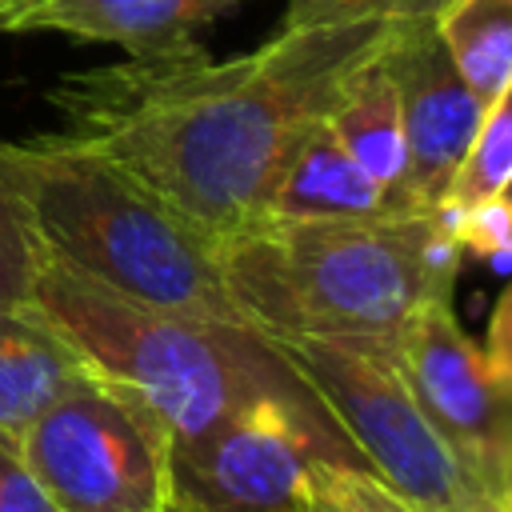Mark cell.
<instances>
[{
    "label": "cell",
    "instance_id": "obj_1",
    "mask_svg": "<svg viewBox=\"0 0 512 512\" xmlns=\"http://www.w3.org/2000/svg\"><path fill=\"white\" fill-rule=\"evenodd\" d=\"M396 20L280 28L244 56L208 48L124 56L60 76L48 104L60 136L108 156L164 204L232 236L264 212L304 132L384 48Z\"/></svg>",
    "mask_w": 512,
    "mask_h": 512
},
{
    "label": "cell",
    "instance_id": "obj_2",
    "mask_svg": "<svg viewBox=\"0 0 512 512\" xmlns=\"http://www.w3.org/2000/svg\"><path fill=\"white\" fill-rule=\"evenodd\" d=\"M456 208L392 220L256 216L220 240L224 284L264 340H388L424 304H452Z\"/></svg>",
    "mask_w": 512,
    "mask_h": 512
},
{
    "label": "cell",
    "instance_id": "obj_3",
    "mask_svg": "<svg viewBox=\"0 0 512 512\" xmlns=\"http://www.w3.org/2000/svg\"><path fill=\"white\" fill-rule=\"evenodd\" d=\"M8 160L44 256L120 296L256 332L224 284L220 236L120 164L60 132L8 140Z\"/></svg>",
    "mask_w": 512,
    "mask_h": 512
},
{
    "label": "cell",
    "instance_id": "obj_4",
    "mask_svg": "<svg viewBox=\"0 0 512 512\" xmlns=\"http://www.w3.org/2000/svg\"><path fill=\"white\" fill-rule=\"evenodd\" d=\"M96 368L136 392L172 444L196 440L272 388H300L276 348L244 328L120 296L44 256L28 296Z\"/></svg>",
    "mask_w": 512,
    "mask_h": 512
},
{
    "label": "cell",
    "instance_id": "obj_5",
    "mask_svg": "<svg viewBox=\"0 0 512 512\" xmlns=\"http://www.w3.org/2000/svg\"><path fill=\"white\" fill-rule=\"evenodd\" d=\"M320 408L376 472L416 512H472L488 496L424 416L396 344L344 336L268 340Z\"/></svg>",
    "mask_w": 512,
    "mask_h": 512
},
{
    "label": "cell",
    "instance_id": "obj_6",
    "mask_svg": "<svg viewBox=\"0 0 512 512\" xmlns=\"http://www.w3.org/2000/svg\"><path fill=\"white\" fill-rule=\"evenodd\" d=\"M16 440L60 512H164L172 504L164 420L96 368L80 372Z\"/></svg>",
    "mask_w": 512,
    "mask_h": 512
},
{
    "label": "cell",
    "instance_id": "obj_7",
    "mask_svg": "<svg viewBox=\"0 0 512 512\" xmlns=\"http://www.w3.org/2000/svg\"><path fill=\"white\" fill-rule=\"evenodd\" d=\"M320 460L364 464L304 384L272 388L172 444V500L200 512H300L308 468Z\"/></svg>",
    "mask_w": 512,
    "mask_h": 512
},
{
    "label": "cell",
    "instance_id": "obj_8",
    "mask_svg": "<svg viewBox=\"0 0 512 512\" xmlns=\"http://www.w3.org/2000/svg\"><path fill=\"white\" fill-rule=\"evenodd\" d=\"M400 368L456 460L500 500L512 480V384L456 324L448 304H424L396 336Z\"/></svg>",
    "mask_w": 512,
    "mask_h": 512
},
{
    "label": "cell",
    "instance_id": "obj_9",
    "mask_svg": "<svg viewBox=\"0 0 512 512\" xmlns=\"http://www.w3.org/2000/svg\"><path fill=\"white\" fill-rule=\"evenodd\" d=\"M380 56L400 96L408 188L420 200V208L432 212L452 192V180L480 128L484 100L460 76L432 16L396 20Z\"/></svg>",
    "mask_w": 512,
    "mask_h": 512
},
{
    "label": "cell",
    "instance_id": "obj_10",
    "mask_svg": "<svg viewBox=\"0 0 512 512\" xmlns=\"http://www.w3.org/2000/svg\"><path fill=\"white\" fill-rule=\"evenodd\" d=\"M424 212L408 192H396L368 176L344 144L332 136L328 120L312 124L284 172L276 176L260 216L284 220H392Z\"/></svg>",
    "mask_w": 512,
    "mask_h": 512
},
{
    "label": "cell",
    "instance_id": "obj_11",
    "mask_svg": "<svg viewBox=\"0 0 512 512\" xmlns=\"http://www.w3.org/2000/svg\"><path fill=\"white\" fill-rule=\"evenodd\" d=\"M240 0H36L0 32H64L80 40L116 44L128 56L196 44Z\"/></svg>",
    "mask_w": 512,
    "mask_h": 512
},
{
    "label": "cell",
    "instance_id": "obj_12",
    "mask_svg": "<svg viewBox=\"0 0 512 512\" xmlns=\"http://www.w3.org/2000/svg\"><path fill=\"white\" fill-rule=\"evenodd\" d=\"M88 360L76 344L32 304L0 300V428L20 436Z\"/></svg>",
    "mask_w": 512,
    "mask_h": 512
},
{
    "label": "cell",
    "instance_id": "obj_13",
    "mask_svg": "<svg viewBox=\"0 0 512 512\" xmlns=\"http://www.w3.org/2000/svg\"><path fill=\"white\" fill-rule=\"evenodd\" d=\"M380 52L344 84V92L336 96V104L328 112V128H332V136L344 144V152L368 176H376L380 184L412 196V188H408V148H404L400 96H396L392 72H388Z\"/></svg>",
    "mask_w": 512,
    "mask_h": 512
},
{
    "label": "cell",
    "instance_id": "obj_14",
    "mask_svg": "<svg viewBox=\"0 0 512 512\" xmlns=\"http://www.w3.org/2000/svg\"><path fill=\"white\" fill-rule=\"evenodd\" d=\"M432 24L468 88L488 108L512 80V0H444Z\"/></svg>",
    "mask_w": 512,
    "mask_h": 512
},
{
    "label": "cell",
    "instance_id": "obj_15",
    "mask_svg": "<svg viewBox=\"0 0 512 512\" xmlns=\"http://www.w3.org/2000/svg\"><path fill=\"white\" fill-rule=\"evenodd\" d=\"M512 188V80L488 100L480 128L472 136V148L452 180V192L444 204H452L456 212L508 192Z\"/></svg>",
    "mask_w": 512,
    "mask_h": 512
},
{
    "label": "cell",
    "instance_id": "obj_16",
    "mask_svg": "<svg viewBox=\"0 0 512 512\" xmlns=\"http://www.w3.org/2000/svg\"><path fill=\"white\" fill-rule=\"evenodd\" d=\"M40 260L44 252L8 160V140L0 136V300H28Z\"/></svg>",
    "mask_w": 512,
    "mask_h": 512
},
{
    "label": "cell",
    "instance_id": "obj_17",
    "mask_svg": "<svg viewBox=\"0 0 512 512\" xmlns=\"http://www.w3.org/2000/svg\"><path fill=\"white\" fill-rule=\"evenodd\" d=\"M300 512H416L376 472L356 460H320L308 468Z\"/></svg>",
    "mask_w": 512,
    "mask_h": 512
},
{
    "label": "cell",
    "instance_id": "obj_18",
    "mask_svg": "<svg viewBox=\"0 0 512 512\" xmlns=\"http://www.w3.org/2000/svg\"><path fill=\"white\" fill-rule=\"evenodd\" d=\"M456 240L492 272H512V188L456 216Z\"/></svg>",
    "mask_w": 512,
    "mask_h": 512
},
{
    "label": "cell",
    "instance_id": "obj_19",
    "mask_svg": "<svg viewBox=\"0 0 512 512\" xmlns=\"http://www.w3.org/2000/svg\"><path fill=\"white\" fill-rule=\"evenodd\" d=\"M444 0H288L280 28L352 24V20H416L436 16Z\"/></svg>",
    "mask_w": 512,
    "mask_h": 512
},
{
    "label": "cell",
    "instance_id": "obj_20",
    "mask_svg": "<svg viewBox=\"0 0 512 512\" xmlns=\"http://www.w3.org/2000/svg\"><path fill=\"white\" fill-rule=\"evenodd\" d=\"M0 512H60L40 476L28 468L20 440L0 428Z\"/></svg>",
    "mask_w": 512,
    "mask_h": 512
},
{
    "label": "cell",
    "instance_id": "obj_21",
    "mask_svg": "<svg viewBox=\"0 0 512 512\" xmlns=\"http://www.w3.org/2000/svg\"><path fill=\"white\" fill-rule=\"evenodd\" d=\"M488 364L512 384V284L504 288L492 320H488V344H484Z\"/></svg>",
    "mask_w": 512,
    "mask_h": 512
},
{
    "label": "cell",
    "instance_id": "obj_22",
    "mask_svg": "<svg viewBox=\"0 0 512 512\" xmlns=\"http://www.w3.org/2000/svg\"><path fill=\"white\" fill-rule=\"evenodd\" d=\"M28 4H36V0H16V4H12V8H8V12H4V16H0V28H4V24H8V20H12V16H16V12H24V8H28Z\"/></svg>",
    "mask_w": 512,
    "mask_h": 512
},
{
    "label": "cell",
    "instance_id": "obj_23",
    "mask_svg": "<svg viewBox=\"0 0 512 512\" xmlns=\"http://www.w3.org/2000/svg\"><path fill=\"white\" fill-rule=\"evenodd\" d=\"M496 504H500V508H504V512H512V480H508V488H504V496H500V500H496Z\"/></svg>",
    "mask_w": 512,
    "mask_h": 512
},
{
    "label": "cell",
    "instance_id": "obj_24",
    "mask_svg": "<svg viewBox=\"0 0 512 512\" xmlns=\"http://www.w3.org/2000/svg\"><path fill=\"white\" fill-rule=\"evenodd\" d=\"M164 512H200V508H192V504H184V500H172Z\"/></svg>",
    "mask_w": 512,
    "mask_h": 512
},
{
    "label": "cell",
    "instance_id": "obj_25",
    "mask_svg": "<svg viewBox=\"0 0 512 512\" xmlns=\"http://www.w3.org/2000/svg\"><path fill=\"white\" fill-rule=\"evenodd\" d=\"M476 512H504V508H500V504H496V500H484V504H480V508H476Z\"/></svg>",
    "mask_w": 512,
    "mask_h": 512
},
{
    "label": "cell",
    "instance_id": "obj_26",
    "mask_svg": "<svg viewBox=\"0 0 512 512\" xmlns=\"http://www.w3.org/2000/svg\"><path fill=\"white\" fill-rule=\"evenodd\" d=\"M12 4H16V0H0V16H4V12L12 8Z\"/></svg>",
    "mask_w": 512,
    "mask_h": 512
}]
</instances>
